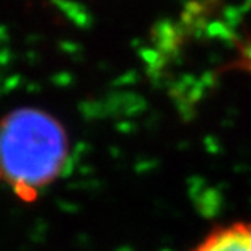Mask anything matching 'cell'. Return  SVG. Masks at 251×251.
Listing matches in <instances>:
<instances>
[{
	"label": "cell",
	"instance_id": "6da1fadb",
	"mask_svg": "<svg viewBox=\"0 0 251 251\" xmlns=\"http://www.w3.org/2000/svg\"><path fill=\"white\" fill-rule=\"evenodd\" d=\"M67 157V135L48 113L17 109L0 121V181L22 199L56 181Z\"/></svg>",
	"mask_w": 251,
	"mask_h": 251
},
{
	"label": "cell",
	"instance_id": "7a4b0ae2",
	"mask_svg": "<svg viewBox=\"0 0 251 251\" xmlns=\"http://www.w3.org/2000/svg\"><path fill=\"white\" fill-rule=\"evenodd\" d=\"M193 251H251V225L232 224L215 228Z\"/></svg>",
	"mask_w": 251,
	"mask_h": 251
}]
</instances>
